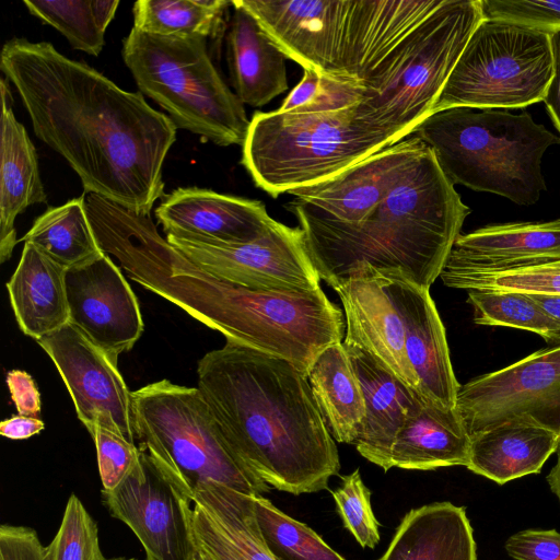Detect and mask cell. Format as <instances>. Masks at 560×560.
<instances>
[{
	"mask_svg": "<svg viewBox=\"0 0 560 560\" xmlns=\"http://www.w3.org/2000/svg\"><path fill=\"white\" fill-rule=\"evenodd\" d=\"M452 184L491 192L521 206L547 189L541 161L560 138L524 112L454 106L436 110L415 129Z\"/></svg>",
	"mask_w": 560,
	"mask_h": 560,
	"instance_id": "cell-5",
	"label": "cell"
},
{
	"mask_svg": "<svg viewBox=\"0 0 560 560\" xmlns=\"http://www.w3.org/2000/svg\"><path fill=\"white\" fill-rule=\"evenodd\" d=\"M47 560H107L100 547L98 528L81 500L70 494L58 532L45 546Z\"/></svg>",
	"mask_w": 560,
	"mask_h": 560,
	"instance_id": "cell-38",
	"label": "cell"
},
{
	"mask_svg": "<svg viewBox=\"0 0 560 560\" xmlns=\"http://www.w3.org/2000/svg\"><path fill=\"white\" fill-rule=\"evenodd\" d=\"M485 20L482 0H444L361 83L360 119L395 143L428 117L470 35Z\"/></svg>",
	"mask_w": 560,
	"mask_h": 560,
	"instance_id": "cell-6",
	"label": "cell"
},
{
	"mask_svg": "<svg viewBox=\"0 0 560 560\" xmlns=\"http://www.w3.org/2000/svg\"><path fill=\"white\" fill-rule=\"evenodd\" d=\"M229 5L225 0H139L133 27L167 37H218Z\"/></svg>",
	"mask_w": 560,
	"mask_h": 560,
	"instance_id": "cell-33",
	"label": "cell"
},
{
	"mask_svg": "<svg viewBox=\"0 0 560 560\" xmlns=\"http://www.w3.org/2000/svg\"><path fill=\"white\" fill-rule=\"evenodd\" d=\"M131 405L140 448L188 501L210 482L254 497L269 491L230 447L198 387L161 380L131 392Z\"/></svg>",
	"mask_w": 560,
	"mask_h": 560,
	"instance_id": "cell-7",
	"label": "cell"
},
{
	"mask_svg": "<svg viewBox=\"0 0 560 560\" xmlns=\"http://www.w3.org/2000/svg\"><path fill=\"white\" fill-rule=\"evenodd\" d=\"M102 499L110 515L137 536L145 560H190L191 502L174 488L147 452L140 448L137 465L117 487L102 490Z\"/></svg>",
	"mask_w": 560,
	"mask_h": 560,
	"instance_id": "cell-12",
	"label": "cell"
},
{
	"mask_svg": "<svg viewBox=\"0 0 560 560\" xmlns=\"http://www.w3.org/2000/svg\"><path fill=\"white\" fill-rule=\"evenodd\" d=\"M236 2L255 18L288 59L322 77L345 79L339 60L349 0Z\"/></svg>",
	"mask_w": 560,
	"mask_h": 560,
	"instance_id": "cell-16",
	"label": "cell"
},
{
	"mask_svg": "<svg viewBox=\"0 0 560 560\" xmlns=\"http://www.w3.org/2000/svg\"><path fill=\"white\" fill-rule=\"evenodd\" d=\"M444 0H349L339 70L361 85L386 55Z\"/></svg>",
	"mask_w": 560,
	"mask_h": 560,
	"instance_id": "cell-21",
	"label": "cell"
},
{
	"mask_svg": "<svg viewBox=\"0 0 560 560\" xmlns=\"http://www.w3.org/2000/svg\"><path fill=\"white\" fill-rule=\"evenodd\" d=\"M551 492L557 497L560 503V444L557 450V462L546 477Z\"/></svg>",
	"mask_w": 560,
	"mask_h": 560,
	"instance_id": "cell-52",
	"label": "cell"
},
{
	"mask_svg": "<svg viewBox=\"0 0 560 560\" xmlns=\"http://www.w3.org/2000/svg\"><path fill=\"white\" fill-rule=\"evenodd\" d=\"M307 380L319 412L335 441L355 444L365 419L360 381L342 342L323 349Z\"/></svg>",
	"mask_w": 560,
	"mask_h": 560,
	"instance_id": "cell-31",
	"label": "cell"
},
{
	"mask_svg": "<svg viewBox=\"0 0 560 560\" xmlns=\"http://www.w3.org/2000/svg\"><path fill=\"white\" fill-rule=\"evenodd\" d=\"M552 75L548 33L485 18L470 35L432 113L454 106L527 107L544 101Z\"/></svg>",
	"mask_w": 560,
	"mask_h": 560,
	"instance_id": "cell-10",
	"label": "cell"
},
{
	"mask_svg": "<svg viewBox=\"0 0 560 560\" xmlns=\"http://www.w3.org/2000/svg\"><path fill=\"white\" fill-rule=\"evenodd\" d=\"M31 14L58 30L78 50L98 56L105 39L94 20L92 0H24Z\"/></svg>",
	"mask_w": 560,
	"mask_h": 560,
	"instance_id": "cell-37",
	"label": "cell"
},
{
	"mask_svg": "<svg viewBox=\"0 0 560 560\" xmlns=\"http://www.w3.org/2000/svg\"><path fill=\"white\" fill-rule=\"evenodd\" d=\"M303 70L301 81L283 100L278 112L300 114L315 101L320 89L322 75L313 69Z\"/></svg>",
	"mask_w": 560,
	"mask_h": 560,
	"instance_id": "cell-46",
	"label": "cell"
},
{
	"mask_svg": "<svg viewBox=\"0 0 560 560\" xmlns=\"http://www.w3.org/2000/svg\"><path fill=\"white\" fill-rule=\"evenodd\" d=\"M190 560H214V559L200 545H198L194 540V550H192Z\"/></svg>",
	"mask_w": 560,
	"mask_h": 560,
	"instance_id": "cell-53",
	"label": "cell"
},
{
	"mask_svg": "<svg viewBox=\"0 0 560 560\" xmlns=\"http://www.w3.org/2000/svg\"><path fill=\"white\" fill-rule=\"evenodd\" d=\"M118 0H92V12L98 30L105 34V31L113 20Z\"/></svg>",
	"mask_w": 560,
	"mask_h": 560,
	"instance_id": "cell-50",
	"label": "cell"
},
{
	"mask_svg": "<svg viewBox=\"0 0 560 560\" xmlns=\"http://www.w3.org/2000/svg\"><path fill=\"white\" fill-rule=\"evenodd\" d=\"M20 241L33 244L66 269L88 264L104 253L90 223L84 196L49 207Z\"/></svg>",
	"mask_w": 560,
	"mask_h": 560,
	"instance_id": "cell-32",
	"label": "cell"
},
{
	"mask_svg": "<svg viewBox=\"0 0 560 560\" xmlns=\"http://www.w3.org/2000/svg\"><path fill=\"white\" fill-rule=\"evenodd\" d=\"M523 416L560 435V388L536 404Z\"/></svg>",
	"mask_w": 560,
	"mask_h": 560,
	"instance_id": "cell-48",
	"label": "cell"
},
{
	"mask_svg": "<svg viewBox=\"0 0 560 560\" xmlns=\"http://www.w3.org/2000/svg\"><path fill=\"white\" fill-rule=\"evenodd\" d=\"M515 560H560V533L556 529H525L511 535L504 545Z\"/></svg>",
	"mask_w": 560,
	"mask_h": 560,
	"instance_id": "cell-42",
	"label": "cell"
},
{
	"mask_svg": "<svg viewBox=\"0 0 560 560\" xmlns=\"http://www.w3.org/2000/svg\"><path fill=\"white\" fill-rule=\"evenodd\" d=\"M362 100V86L351 80L322 77L315 101L302 113L338 112L358 105Z\"/></svg>",
	"mask_w": 560,
	"mask_h": 560,
	"instance_id": "cell-43",
	"label": "cell"
},
{
	"mask_svg": "<svg viewBox=\"0 0 560 560\" xmlns=\"http://www.w3.org/2000/svg\"><path fill=\"white\" fill-rule=\"evenodd\" d=\"M122 59L140 92L168 113L177 128L221 145L244 143V104L215 68L205 37H167L132 27Z\"/></svg>",
	"mask_w": 560,
	"mask_h": 560,
	"instance_id": "cell-9",
	"label": "cell"
},
{
	"mask_svg": "<svg viewBox=\"0 0 560 560\" xmlns=\"http://www.w3.org/2000/svg\"><path fill=\"white\" fill-rule=\"evenodd\" d=\"M89 219L102 250L133 281L228 342L287 360L307 377L318 353L345 337L342 311L322 288L254 290L217 278L162 237L150 215L107 199L91 208Z\"/></svg>",
	"mask_w": 560,
	"mask_h": 560,
	"instance_id": "cell-2",
	"label": "cell"
},
{
	"mask_svg": "<svg viewBox=\"0 0 560 560\" xmlns=\"http://www.w3.org/2000/svg\"><path fill=\"white\" fill-rule=\"evenodd\" d=\"M560 325V295L527 294Z\"/></svg>",
	"mask_w": 560,
	"mask_h": 560,
	"instance_id": "cell-51",
	"label": "cell"
},
{
	"mask_svg": "<svg viewBox=\"0 0 560 560\" xmlns=\"http://www.w3.org/2000/svg\"><path fill=\"white\" fill-rule=\"evenodd\" d=\"M440 278L455 289L560 295V269L552 262L504 269L444 266Z\"/></svg>",
	"mask_w": 560,
	"mask_h": 560,
	"instance_id": "cell-35",
	"label": "cell"
},
{
	"mask_svg": "<svg viewBox=\"0 0 560 560\" xmlns=\"http://www.w3.org/2000/svg\"><path fill=\"white\" fill-rule=\"evenodd\" d=\"M377 560H477L466 509L435 502L410 510Z\"/></svg>",
	"mask_w": 560,
	"mask_h": 560,
	"instance_id": "cell-30",
	"label": "cell"
},
{
	"mask_svg": "<svg viewBox=\"0 0 560 560\" xmlns=\"http://www.w3.org/2000/svg\"><path fill=\"white\" fill-rule=\"evenodd\" d=\"M557 268L560 269V260L551 261Z\"/></svg>",
	"mask_w": 560,
	"mask_h": 560,
	"instance_id": "cell-55",
	"label": "cell"
},
{
	"mask_svg": "<svg viewBox=\"0 0 560 560\" xmlns=\"http://www.w3.org/2000/svg\"><path fill=\"white\" fill-rule=\"evenodd\" d=\"M107 560H137V559H136V558H125V557H119V558L107 559Z\"/></svg>",
	"mask_w": 560,
	"mask_h": 560,
	"instance_id": "cell-54",
	"label": "cell"
},
{
	"mask_svg": "<svg viewBox=\"0 0 560 560\" xmlns=\"http://www.w3.org/2000/svg\"><path fill=\"white\" fill-rule=\"evenodd\" d=\"M331 494L345 528L361 547L375 548L381 539L380 524L372 510L371 491L359 469L342 476L340 486Z\"/></svg>",
	"mask_w": 560,
	"mask_h": 560,
	"instance_id": "cell-39",
	"label": "cell"
},
{
	"mask_svg": "<svg viewBox=\"0 0 560 560\" xmlns=\"http://www.w3.org/2000/svg\"><path fill=\"white\" fill-rule=\"evenodd\" d=\"M560 388V345L460 385L456 408L469 434L528 412Z\"/></svg>",
	"mask_w": 560,
	"mask_h": 560,
	"instance_id": "cell-17",
	"label": "cell"
},
{
	"mask_svg": "<svg viewBox=\"0 0 560 560\" xmlns=\"http://www.w3.org/2000/svg\"><path fill=\"white\" fill-rule=\"evenodd\" d=\"M427 144L407 137L324 182L298 188L288 208L355 224L368 219L420 159Z\"/></svg>",
	"mask_w": 560,
	"mask_h": 560,
	"instance_id": "cell-15",
	"label": "cell"
},
{
	"mask_svg": "<svg viewBox=\"0 0 560 560\" xmlns=\"http://www.w3.org/2000/svg\"><path fill=\"white\" fill-rule=\"evenodd\" d=\"M0 69L35 135L68 162L85 194L150 215L165 197L162 167L176 141L168 116L48 42L8 40Z\"/></svg>",
	"mask_w": 560,
	"mask_h": 560,
	"instance_id": "cell-1",
	"label": "cell"
},
{
	"mask_svg": "<svg viewBox=\"0 0 560 560\" xmlns=\"http://www.w3.org/2000/svg\"><path fill=\"white\" fill-rule=\"evenodd\" d=\"M253 497L215 482L195 491L191 536L214 560H276L261 537Z\"/></svg>",
	"mask_w": 560,
	"mask_h": 560,
	"instance_id": "cell-22",
	"label": "cell"
},
{
	"mask_svg": "<svg viewBox=\"0 0 560 560\" xmlns=\"http://www.w3.org/2000/svg\"><path fill=\"white\" fill-rule=\"evenodd\" d=\"M331 288L339 295L346 315L342 343L364 349L402 383L421 394L418 377L407 358L402 318L381 272L362 265Z\"/></svg>",
	"mask_w": 560,
	"mask_h": 560,
	"instance_id": "cell-18",
	"label": "cell"
},
{
	"mask_svg": "<svg viewBox=\"0 0 560 560\" xmlns=\"http://www.w3.org/2000/svg\"><path fill=\"white\" fill-rule=\"evenodd\" d=\"M163 231L224 243L259 238L273 223L259 200L220 194L210 189L177 188L155 210Z\"/></svg>",
	"mask_w": 560,
	"mask_h": 560,
	"instance_id": "cell-20",
	"label": "cell"
},
{
	"mask_svg": "<svg viewBox=\"0 0 560 560\" xmlns=\"http://www.w3.org/2000/svg\"><path fill=\"white\" fill-rule=\"evenodd\" d=\"M66 272L36 246L24 243L7 290L20 329L36 341L69 324Z\"/></svg>",
	"mask_w": 560,
	"mask_h": 560,
	"instance_id": "cell-29",
	"label": "cell"
},
{
	"mask_svg": "<svg viewBox=\"0 0 560 560\" xmlns=\"http://www.w3.org/2000/svg\"><path fill=\"white\" fill-rule=\"evenodd\" d=\"M45 429V423L36 417L13 416L0 423V434L10 440H25L38 434Z\"/></svg>",
	"mask_w": 560,
	"mask_h": 560,
	"instance_id": "cell-49",
	"label": "cell"
},
{
	"mask_svg": "<svg viewBox=\"0 0 560 560\" xmlns=\"http://www.w3.org/2000/svg\"><path fill=\"white\" fill-rule=\"evenodd\" d=\"M549 35L553 57V75L544 97V103L556 129L560 133V31Z\"/></svg>",
	"mask_w": 560,
	"mask_h": 560,
	"instance_id": "cell-47",
	"label": "cell"
},
{
	"mask_svg": "<svg viewBox=\"0 0 560 560\" xmlns=\"http://www.w3.org/2000/svg\"><path fill=\"white\" fill-rule=\"evenodd\" d=\"M380 272L402 318L407 358L422 396L440 406L455 408L460 385L453 371L445 328L429 289L401 271Z\"/></svg>",
	"mask_w": 560,
	"mask_h": 560,
	"instance_id": "cell-19",
	"label": "cell"
},
{
	"mask_svg": "<svg viewBox=\"0 0 560 560\" xmlns=\"http://www.w3.org/2000/svg\"><path fill=\"white\" fill-rule=\"evenodd\" d=\"M226 33V60L234 93L243 104L261 107L288 90L285 55L236 0Z\"/></svg>",
	"mask_w": 560,
	"mask_h": 560,
	"instance_id": "cell-27",
	"label": "cell"
},
{
	"mask_svg": "<svg viewBox=\"0 0 560 560\" xmlns=\"http://www.w3.org/2000/svg\"><path fill=\"white\" fill-rule=\"evenodd\" d=\"M94 440L102 490L117 487L140 458V448L120 432L96 425L91 432Z\"/></svg>",
	"mask_w": 560,
	"mask_h": 560,
	"instance_id": "cell-40",
	"label": "cell"
},
{
	"mask_svg": "<svg viewBox=\"0 0 560 560\" xmlns=\"http://www.w3.org/2000/svg\"><path fill=\"white\" fill-rule=\"evenodd\" d=\"M8 83L1 78L0 262L10 259L19 242L14 228L18 215L27 207L47 200L35 147L14 116Z\"/></svg>",
	"mask_w": 560,
	"mask_h": 560,
	"instance_id": "cell-25",
	"label": "cell"
},
{
	"mask_svg": "<svg viewBox=\"0 0 560 560\" xmlns=\"http://www.w3.org/2000/svg\"><path fill=\"white\" fill-rule=\"evenodd\" d=\"M166 240L208 273L234 284L267 291L322 288L300 226L275 220L264 235L248 243L174 234H167Z\"/></svg>",
	"mask_w": 560,
	"mask_h": 560,
	"instance_id": "cell-11",
	"label": "cell"
},
{
	"mask_svg": "<svg viewBox=\"0 0 560 560\" xmlns=\"http://www.w3.org/2000/svg\"><path fill=\"white\" fill-rule=\"evenodd\" d=\"M292 211L320 277L332 287L362 265L401 271L430 289L470 213L427 149L364 221L340 223Z\"/></svg>",
	"mask_w": 560,
	"mask_h": 560,
	"instance_id": "cell-4",
	"label": "cell"
},
{
	"mask_svg": "<svg viewBox=\"0 0 560 560\" xmlns=\"http://www.w3.org/2000/svg\"><path fill=\"white\" fill-rule=\"evenodd\" d=\"M560 435L520 416L470 435L467 468L498 485L539 474Z\"/></svg>",
	"mask_w": 560,
	"mask_h": 560,
	"instance_id": "cell-26",
	"label": "cell"
},
{
	"mask_svg": "<svg viewBox=\"0 0 560 560\" xmlns=\"http://www.w3.org/2000/svg\"><path fill=\"white\" fill-rule=\"evenodd\" d=\"M345 348L365 401L363 429L354 445L361 456L387 471L390 469L389 458L395 438L424 397L402 383L364 349L354 346Z\"/></svg>",
	"mask_w": 560,
	"mask_h": 560,
	"instance_id": "cell-23",
	"label": "cell"
},
{
	"mask_svg": "<svg viewBox=\"0 0 560 560\" xmlns=\"http://www.w3.org/2000/svg\"><path fill=\"white\" fill-rule=\"evenodd\" d=\"M37 342L56 365L88 431L105 427L135 443L131 392L117 363L70 323Z\"/></svg>",
	"mask_w": 560,
	"mask_h": 560,
	"instance_id": "cell-13",
	"label": "cell"
},
{
	"mask_svg": "<svg viewBox=\"0 0 560 560\" xmlns=\"http://www.w3.org/2000/svg\"><path fill=\"white\" fill-rule=\"evenodd\" d=\"M467 302L478 325L528 330L547 342H560V325L525 293L470 289Z\"/></svg>",
	"mask_w": 560,
	"mask_h": 560,
	"instance_id": "cell-36",
	"label": "cell"
},
{
	"mask_svg": "<svg viewBox=\"0 0 560 560\" xmlns=\"http://www.w3.org/2000/svg\"><path fill=\"white\" fill-rule=\"evenodd\" d=\"M470 434L457 408L423 399L397 433L389 467L433 470L467 466Z\"/></svg>",
	"mask_w": 560,
	"mask_h": 560,
	"instance_id": "cell-28",
	"label": "cell"
},
{
	"mask_svg": "<svg viewBox=\"0 0 560 560\" xmlns=\"http://www.w3.org/2000/svg\"><path fill=\"white\" fill-rule=\"evenodd\" d=\"M69 323L117 363L143 331L137 296L108 254L67 269Z\"/></svg>",
	"mask_w": 560,
	"mask_h": 560,
	"instance_id": "cell-14",
	"label": "cell"
},
{
	"mask_svg": "<svg viewBox=\"0 0 560 560\" xmlns=\"http://www.w3.org/2000/svg\"><path fill=\"white\" fill-rule=\"evenodd\" d=\"M253 502L261 537L276 560H346L311 527L265 497H253Z\"/></svg>",
	"mask_w": 560,
	"mask_h": 560,
	"instance_id": "cell-34",
	"label": "cell"
},
{
	"mask_svg": "<svg viewBox=\"0 0 560 560\" xmlns=\"http://www.w3.org/2000/svg\"><path fill=\"white\" fill-rule=\"evenodd\" d=\"M488 20L518 24L551 34L560 31V1L482 0Z\"/></svg>",
	"mask_w": 560,
	"mask_h": 560,
	"instance_id": "cell-41",
	"label": "cell"
},
{
	"mask_svg": "<svg viewBox=\"0 0 560 560\" xmlns=\"http://www.w3.org/2000/svg\"><path fill=\"white\" fill-rule=\"evenodd\" d=\"M560 260V219L491 224L459 234L445 266L504 269Z\"/></svg>",
	"mask_w": 560,
	"mask_h": 560,
	"instance_id": "cell-24",
	"label": "cell"
},
{
	"mask_svg": "<svg viewBox=\"0 0 560 560\" xmlns=\"http://www.w3.org/2000/svg\"><path fill=\"white\" fill-rule=\"evenodd\" d=\"M0 560H47L37 532L22 525L0 527Z\"/></svg>",
	"mask_w": 560,
	"mask_h": 560,
	"instance_id": "cell-44",
	"label": "cell"
},
{
	"mask_svg": "<svg viewBox=\"0 0 560 560\" xmlns=\"http://www.w3.org/2000/svg\"><path fill=\"white\" fill-rule=\"evenodd\" d=\"M355 106L327 113H254L242 164L255 185L277 198L395 144L389 135L360 119Z\"/></svg>",
	"mask_w": 560,
	"mask_h": 560,
	"instance_id": "cell-8",
	"label": "cell"
},
{
	"mask_svg": "<svg viewBox=\"0 0 560 560\" xmlns=\"http://www.w3.org/2000/svg\"><path fill=\"white\" fill-rule=\"evenodd\" d=\"M197 375L228 444L259 479L295 495L328 489L338 448L292 363L226 341L199 360Z\"/></svg>",
	"mask_w": 560,
	"mask_h": 560,
	"instance_id": "cell-3",
	"label": "cell"
},
{
	"mask_svg": "<svg viewBox=\"0 0 560 560\" xmlns=\"http://www.w3.org/2000/svg\"><path fill=\"white\" fill-rule=\"evenodd\" d=\"M5 381L19 415L36 417L42 404L33 377L25 371L12 370L8 372Z\"/></svg>",
	"mask_w": 560,
	"mask_h": 560,
	"instance_id": "cell-45",
	"label": "cell"
}]
</instances>
